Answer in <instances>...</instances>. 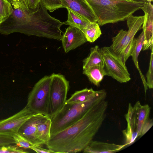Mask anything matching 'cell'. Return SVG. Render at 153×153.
<instances>
[{"label":"cell","instance_id":"cell-16","mask_svg":"<svg viewBox=\"0 0 153 153\" xmlns=\"http://www.w3.org/2000/svg\"><path fill=\"white\" fill-rule=\"evenodd\" d=\"M51 123L50 118L44 115L36 124V137L43 145H45L50 138Z\"/></svg>","mask_w":153,"mask_h":153},{"label":"cell","instance_id":"cell-24","mask_svg":"<svg viewBox=\"0 0 153 153\" xmlns=\"http://www.w3.org/2000/svg\"><path fill=\"white\" fill-rule=\"evenodd\" d=\"M9 1L17 2L29 10L34 12L38 10L39 7L41 0H8Z\"/></svg>","mask_w":153,"mask_h":153},{"label":"cell","instance_id":"cell-28","mask_svg":"<svg viewBox=\"0 0 153 153\" xmlns=\"http://www.w3.org/2000/svg\"><path fill=\"white\" fill-rule=\"evenodd\" d=\"M45 7L51 12L63 8L59 0H41Z\"/></svg>","mask_w":153,"mask_h":153},{"label":"cell","instance_id":"cell-4","mask_svg":"<svg viewBox=\"0 0 153 153\" xmlns=\"http://www.w3.org/2000/svg\"><path fill=\"white\" fill-rule=\"evenodd\" d=\"M107 97L104 89L100 90L94 98L79 103H65L63 108L51 118L50 137L67 128L80 119L88 109L101 99Z\"/></svg>","mask_w":153,"mask_h":153},{"label":"cell","instance_id":"cell-21","mask_svg":"<svg viewBox=\"0 0 153 153\" xmlns=\"http://www.w3.org/2000/svg\"><path fill=\"white\" fill-rule=\"evenodd\" d=\"M67 9L68 11V19L65 22V25L76 27L82 30L91 22L76 12L69 9Z\"/></svg>","mask_w":153,"mask_h":153},{"label":"cell","instance_id":"cell-29","mask_svg":"<svg viewBox=\"0 0 153 153\" xmlns=\"http://www.w3.org/2000/svg\"><path fill=\"white\" fill-rule=\"evenodd\" d=\"M27 152H28L22 149L19 148V147L16 145L12 146L10 145L7 146H0V153H22Z\"/></svg>","mask_w":153,"mask_h":153},{"label":"cell","instance_id":"cell-15","mask_svg":"<svg viewBox=\"0 0 153 153\" xmlns=\"http://www.w3.org/2000/svg\"><path fill=\"white\" fill-rule=\"evenodd\" d=\"M125 146V144L92 140L83 151L85 153H113L120 151Z\"/></svg>","mask_w":153,"mask_h":153},{"label":"cell","instance_id":"cell-23","mask_svg":"<svg viewBox=\"0 0 153 153\" xmlns=\"http://www.w3.org/2000/svg\"><path fill=\"white\" fill-rule=\"evenodd\" d=\"M13 9L8 0H0V19L2 22L12 13Z\"/></svg>","mask_w":153,"mask_h":153},{"label":"cell","instance_id":"cell-30","mask_svg":"<svg viewBox=\"0 0 153 153\" xmlns=\"http://www.w3.org/2000/svg\"><path fill=\"white\" fill-rule=\"evenodd\" d=\"M14 144H15V142L12 137L0 134V146H7Z\"/></svg>","mask_w":153,"mask_h":153},{"label":"cell","instance_id":"cell-12","mask_svg":"<svg viewBox=\"0 0 153 153\" xmlns=\"http://www.w3.org/2000/svg\"><path fill=\"white\" fill-rule=\"evenodd\" d=\"M65 52L67 53L82 45L87 41L79 29L69 26L65 29L61 38Z\"/></svg>","mask_w":153,"mask_h":153},{"label":"cell","instance_id":"cell-31","mask_svg":"<svg viewBox=\"0 0 153 153\" xmlns=\"http://www.w3.org/2000/svg\"><path fill=\"white\" fill-rule=\"evenodd\" d=\"M30 149L38 153H55L54 152L49 149L43 148L39 146H32L30 147Z\"/></svg>","mask_w":153,"mask_h":153},{"label":"cell","instance_id":"cell-13","mask_svg":"<svg viewBox=\"0 0 153 153\" xmlns=\"http://www.w3.org/2000/svg\"><path fill=\"white\" fill-rule=\"evenodd\" d=\"M63 8L69 9L85 18L91 22L98 18L86 0H59Z\"/></svg>","mask_w":153,"mask_h":153},{"label":"cell","instance_id":"cell-18","mask_svg":"<svg viewBox=\"0 0 153 153\" xmlns=\"http://www.w3.org/2000/svg\"><path fill=\"white\" fill-rule=\"evenodd\" d=\"M144 40V32L143 30L138 36L136 38L133 51L131 56L136 68L139 72L143 84L145 94L146 93L148 88L147 86L145 78L140 68L138 61V57L142 49Z\"/></svg>","mask_w":153,"mask_h":153},{"label":"cell","instance_id":"cell-8","mask_svg":"<svg viewBox=\"0 0 153 153\" xmlns=\"http://www.w3.org/2000/svg\"><path fill=\"white\" fill-rule=\"evenodd\" d=\"M104 67L108 76H111L119 82L126 83L131 79L125 64L118 54L114 52L110 47L101 48Z\"/></svg>","mask_w":153,"mask_h":153},{"label":"cell","instance_id":"cell-17","mask_svg":"<svg viewBox=\"0 0 153 153\" xmlns=\"http://www.w3.org/2000/svg\"><path fill=\"white\" fill-rule=\"evenodd\" d=\"M83 74L88 77L94 85L99 87L105 76H108L104 65L99 64L91 66L83 70Z\"/></svg>","mask_w":153,"mask_h":153},{"label":"cell","instance_id":"cell-25","mask_svg":"<svg viewBox=\"0 0 153 153\" xmlns=\"http://www.w3.org/2000/svg\"><path fill=\"white\" fill-rule=\"evenodd\" d=\"M135 40L136 38H133L118 54L124 64L131 56Z\"/></svg>","mask_w":153,"mask_h":153},{"label":"cell","instance_id":"cell-19","mask_svg":"<svg viewBox=\"0 0 153 153\" xmlns=\"http://www.w3.org/2000/svg\"><path fill=\"white\" fill-rule=\"evenodd\" d=\"M99 91L100 90L95 91L91 88H86L77 91L72 94L68 100H67L65 103L74 104L84 102L95 97Z\"/></svg>","mask_w":153,"mask_h":153},{"label":"cell","instance_id":"cell-1","mask_svg":"<svg viewBox=\"0 0 153 153\" xmlns=\"http://www.w3.org/2000/svg\"><path fill=\"white\" fill-rule=\"evenodd\" d=\"M106 97L95 103L78 121L51 136L45 145L55 153L80 152L93 140L106 116Z\"/></svg>","mask_w":153,"mask_h":153},{"label":"cell","instance_id":"cell-7","mask_svg":"<svg viewBox=\"0 0 153 153\" xmlns=\"http://www.w3.org/2000/svg\"><path fill=\"white\" fill-rule=\"evenodd\" d=\"M50 90L48 116L51 118L64 107L67 101L69 88V82L64 76L53 73Z\"/></svg>","mask_w":153,"mask_h":153},{"label":"cell","instance_id":"cell-32","mask_svg":"<svg viewBox=\"0 0 153 153\" xmlns=\"http://www.w3.org/2000/svg\"><path fill=\"white\" fill-rule=\"evenodd\" d=\"M136 1H149V2H152L153 0H134Z\"/></svg>","mask_w":153,"mask_h":153},{"label":"cell","instance_id":"cell-3","mask_svg":"<svg viewBox=\"0 0 153 153\" xmlns=\"http://www.w3.org/2000/svg\"><path fill=\"white\" fill-rule=\"evenodd\" d=\"M86 0L97 17V22L100 26L126 20L135 11L141 9L144 3L134 0Z\"/></svg>","mask_w":153,"mask_h":153},{"label":"cell","instance_id":"cell-27","mask_svg":"<svg viewBox=\"0 0 153 153\" xmlns=\"http://www.w3.org/2000/svg\"><path fill=\"white\" fill-rule=\"evenodd\" d=\"M12 137L15 141L16 145L19 148L30 149V147L33 146L18 133L14 134Z\"/></svg>","mask_w":153,"mask_h":153},{"label":"cell","instance_id":"cell-22","mask_svg":"<svg viewBox=\"0 0 153 153\" xmlns=\"http://www.w3.org/2000/svg\"><path fill=\"white\" fill-rule=\"evenodd\" d=\"M81 30L87 41L91 43L94 42L102 34L100 26L97 22L90 23Z\"/></svg>","mask_w":153,"mask_h":153},{"label":"cell","instance_id":"cell-34","mask_svg":"<svg viewBox=\"0 0 153 153\" xmlns=\"http://www.w3.org/2000/svg\"><path fill=\"white\" fill-rule=\"evenodd\" d=\"M109 0L121 1V0Z\"/></svg>","mask_w":153,"mask_h":153},{"label":"cell","instance_id":"cell-6","mask_svg":"<svg viewBox=\"0 0 153 153\" xmlns=\"http://www.w3.org/2000/svg\"><path fill=\"white\" fill-rule=\"evenodd\" d=\"M51 81V76H45L35 84L29 94L26 105L35 114L48 116Z\"/></svg>","mask_w":153,"mask_h":153},{"label":"cell","instance_id":"cell-26","mask_svg":"<svg viewBox=\"0 0 153 153\" xmlns=\"http://www.w3.org/2000/svg\"><path fill=\"white\" fill-rule=\"evenodd\" d=\"M151 51L149 68L146 75V84L149 89L153 88V48Z\"/></svg>","mask_w":153,"mask_h":153},{"label":"cell","instance_id":"cell-20","mask_svg":"<svg viewBox=\"0 0 153 153\" xmlns=\"http://www.w3.org/2000/svg\"><path fill=\"white\" fill-rule=\"evenodd\" d=\"M83 70L95 65L102 64L104 65L102 54L98 45L91 47L89 55L83 60Z\"/></svg>","mask_w":153,"mask_h":153},{"label":"cell","instance_id":"cell-2","mask_svg":"<svg viewBox=\"0 0 153 153\" xmlns=\"http://www.w3.org/2000/svg\"><path fill=\"white\" fill-rule=\"evenodd\" d=\"M12 13L1 25L0 33L8 35L20 32L28 35H34L61 40L63 33L60 27L62 22L51 16L40 0L39 9L29 10L17 2L11 1Z\"/></svg>","mask_w":153,"mask_h":153},{"label":"cell","instance_id":"cell-10","mask_svg":"<svg viewBox=\"0 0 153 153\" xmlns=\"http://www.w3.org/2000/svg\"><path fill=\"white\" fill-rule=\"evenodd\" d=\"M35 114L27 105L17 113L0 120V134L12 137L18 133L19 128L27 120Z\"/></svg>","mask_w":153,"mask_h":153},{"label":"cell","instance_id":"cell-33","mask_svg":"<svg viewBox=\"0 0 153 153\" xmlns=\"http://www.w3.org/2000/svg\"><path fill=\"white\" fill-rule=\"evenodd\" d=\"M2 23V22L1 19H0V26H1V24Z\"/></svg>","mask_w":153,"mask_h":153},{"label":"cell","instance_id":"cell-11","mask_svg":"<svg viewBox=\"0 0 153 153\" xmlns=\"http://www.w3.org/2000/svg\"><path fill=\"white\" fill-rule=\"evenodd\" d=\"M144 13V18L142 28L144 32V40L143 51L153 48V6L151 2L144 1L141 8Z\"/></svg>","mask_w":153,"mask_h":153},{"label":"cell","instance_id":"cell-9","mask_svg":"<svg viewBox=\"0 0 153 153\" xmlns=\"http://www.w3.org/2000/svg\"><path fill=\"white\" fill-rule=\"evenodd\" d=\"M144 16H135L132 14L126 19L127 31L120 30L112 38V43L110 46L111 50L118 54L134 38L137 33L142 28Z\"/></svg>","mask_w":153,"mask_h":153},{"label":"cell","instance_id":"cell-14","mask_svg":"<svg viewBox=\"0 0 153 153\" xmlns=\"http://www.w3.org/2000/svg\"><path fill=\"white\" fill-rule=\"evenodd\" d=\"M44 115L35 114L21 126L18 133L23 136L33 146H41L42 143L37 138L36 135V126Z\"/></svg>","mask_w":153,"mask_h":153},{"label":"cell","instance_id":"cell-5","mask_svg":"<svg viewBox=\"0 0 153 153\" xmlns=\"http://www.w3.org/2000/svg\"><path fill=\"white\" fill-rule=\"evenodd\" d=\"M150 111L148 104L142 105L138 101L133 106L129 103L125 115L127 125L124 130L126 134L135 139L144 135L153 125V120L149 117Z\"/></svg>","mask_w":153,"mask_h":153}]
</instances>
